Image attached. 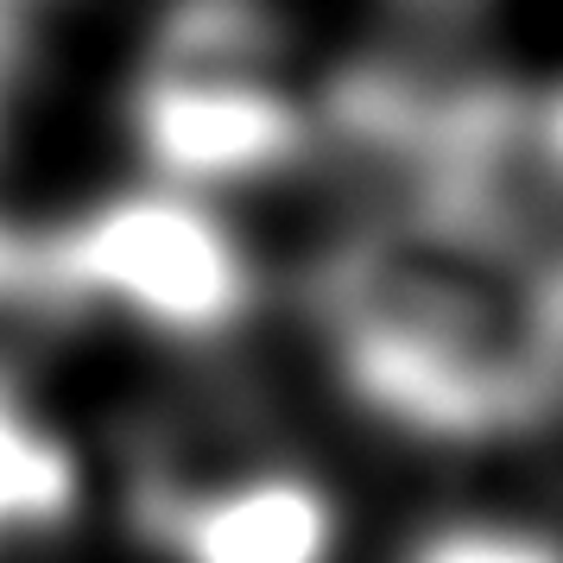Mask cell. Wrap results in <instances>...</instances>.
Listing matches in <instances>:
<instances>
[{
	"mask_svg": "<svg viewBox=\"0 0 563 563\" xmlns=\"http://www.w3.org/2000/svg\"><path fill=\"white\" fill-rule=\"evenodd\" d=\"M45 279L128 317L133 330L209 342L254 310V254L216 197L140 178L77 209L38 247Z\"/></svg>",
	"mask_w": 563,
	"mask_h": 563,
	"instance_id": "cell-1",
	"label": "cell"
},
{
	"mask_svg": "<svg viewBox=\"0 0 563 563\" xmlns=\"http://www.w3.org/2000/svg\"><path fill=\"white\" fill-rule=\"evenodd\" d=\"M128 140L146 178L216 197L285 172L305 146V108L241 64H165L133 82Z\"/></svg>",
	"mask_w": 563,
	"mask_h": 563,
	"instance_id": "cell-2",
	"label": "cell"
},
{
	"mask_svg": "<svg viewBox=\"0 0 563 563\" xmlns=\"http://www.w3.org/2000/svg\"><path fill=\"white\" fill-rule=\"evenodd\" d=\"M178 563H330L335 500L305 468H241L158 512Z\"/></svg>",
	"mask_w": 563,
	"mask_h": 563,
	"instance_id": "cell-3",
	"label": "cell"
},
{
	"mask_svg": "<svg viewBox=\"0 0 563 563\" xmlns=\"http://www.w3.org/2000/svg\"><path fill=\"white\" fill-rule=\"evenodd\" d=\"M77 450L0 380V538L52 532L77 507Z\"/></svg>",
	"mask_w": 563,
	"mask_h": 563,
	"instance_id": "cell-4",
	"label": "cell"
},
{
	"mask_svg": "<svg viewBox=\"0 0 563 563\" xmlns=\"http://www.w3.org/2000/svg\"><path fill=\"white\" fill-rule=\"evenodd\" d=\"M406 563H563V544L512 519H450L418 538Z\"/></svg>",
	"mask_w": 563,
	"mask_h": 563,
	"instance_id": "cell-5",
	"label": "cell"
},
{
	"mask_svg": "<svg viewBox=\"0 0 563 563\" xmlns=\"http://www.w3.org/2000/svg\"><path fill=\"white\" fill-rule=\"evenodd\" d=\"M538 140H544L551 165L563 172V82L551 89V102H544V114H538Z\"/></svg>",
	"mask_w": 563,
	"mask_h": 563,
	"instance_id": "cell-6",
	"label": "cell"
}]
</instances>
